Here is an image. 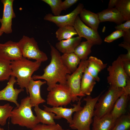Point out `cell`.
<instances>
[{
  "mask_svg": "<svg viewBox=\"0 0 130 130\" xmlns=\"http://www.w3.org/2000/svg\"><path fill=\"white\" fill-rule=\"evenodd\" d=\"M29 96L22 99L19 106L11 112L10 117L11 123L31 129L40 123L32 110Z\"/></svg>",
  "mask_w": 130,
  "mask_h": 130,
  "instance_id": "4",
  "label": "cell"
},
{
  "mask_svg": "<svg viewBox=\"0 0 130 130\" xmlns=\"http://www.w3.org/2000/svg\"><path fill=\"white\" fill-rule=\"evenodd\" d=\"M124 35V32H123L116 30L106 37L104 39V41L107 43H110L121 37H123Z\"/></svg>",
  "mask_w": 130,
  "mask_h": 130,
  "instance_id": "34",
  "label": "cell"
},
{
  "mask_svg": "<svg viewBox=\"0 0 130 130\" xmlns=\"http://www.w3.org/2000/svg\"><path fill=\"white\" fill-rule=\"evenodd\" d=\"M87 60L88 64L86 67L87 71L96 81L99 82L100 79L98 74L106 67L107 64L104 63L101 60L93 56L89 57Z\"/></svg>",
  "mask_w": 130,
  "mask_h": 130,
  "instance_id": "20",
  "label": "cell"
},
{
  "mask_svg": "<svg viewBox=\"0 0 130 130\" xmlns=\"http://www.w3.org/2000/svg\"><path fill=\"white\" fill-rule=\"evenodd\" d=\"M0 57L10 61L22 58L23 57L18 42L10 40L0 43Z\"/></svg>",
  "mask_w": 130,
  "mask_h": 130,
  "instance_id": "14",
  "label": "cell"
},
{
  "mask_svg": "<svg viewBox=\"0 0 130 130\" xmlns=\"http://www.w3.org/2000/svg\"><path fill=\"white\" fill-rule=\"evenodd\" d=\"M4 32L0 29V36H1Z\"/></svg>",
  "mask_w": 130,
  "mask_h": 130,
  "instance_id": "40",
  "label": "cell"
},
{
  "mask_svg": "<svg viewBox=\"0 0 130 130\" xmlns=\"http://www.w3.org/2000/svg\"><path fill=\"white\" fill-rule=\"evenodd\" d=\"M50 46L51 59L50 64L44 69L43 75H34L32 77L34 80L41 79L45 80L48 91L53 88L57 82L66 85V75L71 74L63 64L59 51L52 45Z\"/></svg>",
  "mask_w": 130,
  "mask_h": 130,
  "instance_id": "1",
  "label": "cell"
},
{
  "mask_svg": "<svg viewBox=\"0 0 130 130\" xmlns=\"http://www.w3.org/2000/svg\"><path fill=\"white\" fill-rule=\"evenodd\" d=\"M130 128V115H122L116 121L115 125L111 130H129Z\"/></svg>",
  "mask_w": 130,
  "mask_h": 130,
  "instance_id": "30",
  "label": "cell"
},
{
  "mask_svg": "<svg viewBox=\"0 0 130 130\" xmlns=\"http://www.w3.org/2000/svg\"><path fill=\"white\" fill-rule=\"evenodd\" d=\"M58 124L53 125H47L44 124H38L31 130H64Z\"/></svg>",
  "mask_w": 130,
  "mask_h": 130,
  "instance_id": "33",
  "label": "cell"
},
{
  "mask_svg": "<svg viewBox=\"0 0 130 130\" xmlns=\"http://www.w3.org/2000/svg\"><path fill=\"white\" fill-rule=\"evenodd\" d=\"M97 14L100 22L108 21L119 25L125 21L120 12L115 7L107 8Z\"/></svg>",
  "mask_w": 130,
  "mask_h": 130,
  "instance_id": "18",
  "label": "cell"
},
{
  "mask_svg": "<svg viewBox=\"0 0 130 130\" xmlns=\"http://www.w3.org/2000/svg\"><path fill=\"white\" fill-rule=\"evenodd\" d=\"M118 46L126 49L127 51V52L130 53V43L123 42L119 44Z\"/></svg>",
  "mask_w": 130,
  "mask_h": 130,
  "instance_id": "38",
  "label": "cell"
},
{
  "mask_svg": "<svg viewBox=\"0 0 130 130\" xmlns=\"http://www.w3.org/2000/svg\"><path fill=\"white\" fill-rule=\"evenodd\" d=\"M104 91L98 96L92 98L90 95L83 99L86 102L82 109L75 112L72 118V124L69 127L77 130H91L92 117L94 116V107L96 103Z\"/></svg>",
  "mask_w": 130,
  "mask_h": 130,
  "instance_id": "3",
  "label": "cell"
},
{
  "mask_svg": "<svg viewBox=\"0 0 130 130\" xmlns=\"http://www.w3.org/2000/svg\"><path fill=\"white\" fill-rule=\"evenodd\" d=\"M34 109L36 116L39 123L47 125H53L56 124L54 120L55 114L54 113L43 110L39 106L35 107Z\"/></svg>",
  "mask_w": 130,
  "mask_h": 130,
  "instance_id": "25",
  "label": "cell"
},
{
  "mask_svg": "<svg viewBox=\"0 0 130 130\" xmlns=\"http://www.w3.org/2000/svg\"><path fill=\"white\" fill-rule=\"evenodd\" d=\"M50 7L52 13L55 16L60 15L62 11L61 4V0H42Z\"/></svg>",
  "mask_w": 130,
  "mask_h": 130,
  "instance_id": "32",
  "label": "cell"
},
{
  "mask_svg": "<svg viewBox=\"0 0 130 130\" xmlns=\"http://www.w3.org/2000/svg\"><path fill=\"white\" fill-rule=\"evenodd\" d=\"M41 62L32 61L24 57L17 60L11 61V76L17 78V84L21 88H25L28 94V86L34 72L40 66Z\"/></svg>",
  "mask_w": 130,
  "mask_h": 130,
  "instance_id": "2",
  "label": "cell"
},
{
  "mask_svg": "<svg viewBox=\"0 0 130 130\" xmlns=\"http://www.w3.org/2000/svg\"><path fill=\"white\" fill-rule=\"evenodd\" d=\"M13 0H2L3 5L2 18H0L1 26L0 29L3 32L9 34L12 32V20L16 17L13 7Z\"/></svg>",
  "mask_w": 130,
  "mask_h": 130,
  "instance_id": "13",
  "label": "cell"
},
{
  "mask_svg": "<svg viewBox=\"0 0 130 130\" xmlns=\"http://www.w3.org/2000/svg\"><path fill=\"white\" fill-rule=\"evenodd\" d=\"M69 130V129H66V130H64H64Z\"/></svg>",
  "mask_w": 130,
  "mask_h": 130,
  "instance_id": "42",
  "label": "cell"
},
{
  "mask_svg": "<svg viewBox=\"0 0 130 130\" xmlns=\"http://www.w3.org/2000/svg\"><path fill=\"white\" fill-rule=\"evenodd\" d=\"M72 98L71 91L67 85L57 84L49 91L46 103L52 107L65 106L72 101Z\"/></svg>",
  "mask_w": 130,
  "mask_h": 130,
  "instance_id": "7",
  "label": "cell"
},
{
  "mask_svg": "<svg viewBox=\"0 0 130 130\" xmlns=\"http://www.w3.org/2000/svg\"><path fill=\"white\" fill-rule=\"evenodd\" d=\"M122 61L124 72L126 76L130 78V60H122Z\"/></svg>",
  "mask_w": 130,
  "mask_h": 130,
  "instance_id": "37",
  "label": "cell"
},
{
  "mask_svg": "<svg viewBox=\"0 0 130 130\" xmlns=\"http://www.w3.org/2000/svg\"><path fill=\"white\" fill-rule=\"evenodd\" d=\"M13 108V107L8 103L4 105H0V125H1L3 126L6 124Z\"/></svg>",
  "mask_w": 130,
  "mask_h": 130,
  "instance_id": "31",
  "label": "cell"
},
{
  "mask_svg": "<svg viewBox=\"0 0 130 130\" xmlns=\"http://www.w3.org/2000/svg\"><path fill=\"white\" fill-rule=\"evenodd\" d=\"M11 61L0 57V81L8 80L12 74Z\"/></svg>",
  "mask_w": 130,
  "mask_h": 130,
  "instance_id": "29",
  "label": "cell"
},
{
  "mask_svg": "<svg viewBox=\"0 0 130 130\" xmlns=\"http://www.w3.org/2000/svg\"><path fill=\"white\" fill-rule=\"evenodd\" d=\"M115 122L110 113L101 117L94 116L92 123V130H111Z\"/></svg>",
  "mask_w": 130,
  "mask_h": 130,
  "instance_id": "19",
  "label": "cell"
},
{
  "mask_svg": "<svg viewBox=\"0 0 130 130\" xmlns=\"http://www.w3.org/2000/svg\"><path fill=\"white\" fill-rule=\"evenodd\" d=\"M46 83V81L40 80L35 81L32 78L29 83L27 89L30 102L32 107L39 106L41 104L46 102L45 99L41 97L40 89L41 86Z\"/></svg>",
  "mask_w": 130,
  "mask_h": 130,
  "instance_id": "17",
  "label": "cell"
},
{
  "mask_svg": "<svg viewBox=\"0 0 130 130\" xmlns=\"http://www.w3.org/2000/svg\"><path fill=\"white\" fill-rule=\"evenodd\" d=\"M0 130H5L4 129L1 128L0 126Z\"/></svg>",
  "mask_w": 130,
  "mask_h": 130,
  "instance_id": "41",
  "label": "cell"
},
{
  "mask_svg": "<svg viewBox=\"0 0 130 130\" xmlns=\"http://www.w3.org/2000/svg\"><path fill=\"white\" fill-rule=\"evenodd\" d=\"M125 90L115 102L110 114L116 121L119 117L125 114L128 100L130 94V80L126 81V84Z\"/></svg>",
  "mask_w": 130,
  "mask_h": 130,
  "instance_id": "15",
  "label": "cell"
},
{
  "mask_svg": "<svg viewBox=\"0 0 130 130\" xmlns=\"http://www.w3.org/2000/svg\"><path fill=\"white\" fill-rule=\"evenodd\" d=\"M115 7L120 12L124 21L130 20V0H118Z\"/></svg>",
  "mask_w": 130,
  "mask_h": 130,
  "instance_id": "28",
  "label": "cell"
},
{
  "mask_svg": "<svg viewBox=\"0 0 130 130\" xmlns=\"http://www.w3.org/2000/svg\"><path fill=\"white\" fill-rule=\"evenodd\" d=\"M78 0H65L62 1L61 4L62 11L65 10L77 3Z\"/></svg>",
  "mask_w": 130,
  "mask_h": 130,
  "instance_id": "36",
  "label": "cell"
},
{
  "mask_svg": "<svg viewBox=\"0 0 130 130\" xmlns=\"http://www.w3.org/2000/svg\"><path fill=\"white\" fill-rule=\"evenodd\" d=\"M86 67L83 74L80 84L81 92L85 96L91 95L96 83L95 79L88 72Z\"/></svg>",
  "mask_w": 130,
  "mask_h": 130,
  "instance_id": "23",
  "label": "cell"
},
{
  "mask_svg": "<svg viewBox=\"0 0 130 130\" xmlns=\"http://www.w3.org/2000/svg\"><path fill=\"white\" fill-rule=\"evenodd\" d=\"M82 38L77 36L59 41L55 45L57 49L63 54L73 52L76 47L80 43Z\"/></svg>",
  "mask_w": 130,
  "mask_h": 130,
  "instance_id": "21",
  "label": "cell"
},
{
  "mask_svg": "<svg viewBox=\"0 0 130 130\" xmlns=\"http://www.w3.org/2000/svg\"><path fill=\"white\" fill-rule=\"evenodd\" d=\"M115 28L116 30H120L124 32H130V20L127 21L123 23L117 25Z\"/></svg>",
  "mask_w": 130,
  "mask_h": 130,
  "instance_id": "35",
  "label": "cell"
},
{
  "mask_svg": "<svg viewBox=\"0 0 130 130\" xmlns=\"http://www.w3.org/2000/svg\"><path fill=\"white\" fill-rule=\"evenodd\" d=\"M79 14L80 18L84 23L89 27L98 31L100 22L97 13L83 8Z\"/></svg>",
  "mask_w": 130,
  "mask_h": 130,
  "instance_id": "22",
  "label": "cell"
},
{
  "mask_svg": "<svg viewBox=\"0 0 130 130\" xmlns=\"http://www.w3.org/2000/svg\"><path fill=\"white\" fill-rule=\"evenodd\" d=\"M118 0H110L109 1L107 8H111L115 7Z\"/></svg>",
  "mask_w": 130,
  "mask_h": 130,
  "instance_id": "39",
  "label": "cell"
},
{
  "mask_svg": "<svg viewBox=\"0 0 130 130\" xmlns=\"http://www.w3.org/2000/svg\"><path fill=\"white\" fill-rule=\"evenodd\" d=\"M93 45L92 42L87 40L81 42L76 47L73 52L81 60H87L88 56L91 52V48Z\"/></svg>",
  "mask_w": 130,
  "mask_h": 130,
  "instance_id": "26",
  "label": "cell"
},
{
  "mask_svg": "<svg viewBox=\"0 0 130 130\" xmlns=\"http://www.w3.org/2000/svg\"><path fill=\"white\" fill-rule=\"evenodd\" d=\"M55 34L56 38L59 41L70 39L77 35L73 26H70L59 27Z\"/></svg>",
  "mask_w": 130,
  "mask_h": 130,
  "instance_id": "27",
  "label": "cell"
},
{
  "mask_svg": "<svg viewBox=\"0 0 130 130\" xmlns=\"http://www.w3.org/2000/svg\"><path fill=\"white\" fill-rule=\"evenodd\" d=\"M88 64L87 59L81 60L76 70L71 74H68L66 76V85L70 88L72 93L73 98L72 102H78V97L85 96L82 94L80 90L81 79L85 68Z\"/></svg>",
  "mask_w": 130,
  "mask_h": 130,
  "instance_id": "8",
  "label": "cell"
},
{
  "mask_svg": "<svg viewBox=\"0 0 130 130\" xmlns=\"http://www.w3.org/2000/svg\"><path fill=\"white\" fill-rule=\"evenodd\" d=\"M61 59L63 64L71 74L76 70L81 61L74 52L63 54L61 56Z\"/></svg>",
  "mask_w": 130,
  "mask_h": 130,
  "instance_id": "24",
  "label": "cell"
},
{
  "mask_svg": "<svg viewBox=\"0 0 130 130\" xmlns=\"http://www.w3.org/2000/svg\"><path fill=\"white\" fill-rule=\"evenodd\" d=\"M125 90V87L110 85L108 90L102 94L95 106L94 116L101 117L110 113L117 99Z\"/></svg>",
  "mask_w": 130,
  "mask_h": 130,
  "instance_id": "5",
  "label": "cell"
},
{
  "mask_svg": "<svg viewBox=\"0 0 130 130\" xmlns=\"http://www.w3.org/2000/svg\"><path fill=\"white\" fill-rule=\"evenodd\" d=\"M18 43L23 57L41 62L48 59L46 54L40 50L37 42L33 38L24 35Z\"/></svg>",
  "mask_w": 130,
  "mask_h": 130,
  "instance_id": "6",
  "label": "cell"
},
{
  "mask_svg": "<svg viewBox=\"0 0 130 130\" xmlns=\"http://www.w3.org/2000/svg\"><path fill=\"white\" fill-rule=\"evenodd\" d=\"M109 76L107 83L110 85L118 88L125 87L128 77L124 71L123 61L119 56L107 68Z\"/></svg>",
  "mask_w": 130,
  "mask_h": 130,
  "instance_id": "9",
  "label": "cell"
},
{
  "mask_svg": "<svg viewBox=\"0 0 130 130\" xmlns=\"http://www.w3.org/2000/svg\"><path fill=\"white\" fill-rule=\"evenodd\" d=\"M73 27L79 37L85 38L94 45H100L102 43V40L98 31L86 26L78 15L76 18Z\"/></svg>",
  "mask_w": 130,
  "mask_h": 130,
  "instance_id": "10",
  "label": "cell"
},
{
  "mask_svg": "<svg viewBox=\"0 0 130 130\" xmlns=\"http://www.w3.org/2000/svg\"><path fill=\"white\" fill-rule=\"evenodd\" d=\"M84 7L82 4L79 3L73 11L68 14L55 16L49 13L45 15L44 19L54 23L59 27L66 26H73L77 17Z\"/></svg>",
  "mask_w": 130,
  "mask_h": 130,
  "instance_id": "11",
  "label": "cell"
},
{
  "mask_svg": "<svg viewBox=\"0 0 130 130\" xmlns=\"http://www.w3.org/2000/svg\"><path fill=\"white\" fill-rule=\"evenodd\" d=\"M16 82L15 78L11 76L6 87L0 91V100H6L13 103L18 107L20 105L17 101L18 95L24 90L22 88H14V85Z\"/></svg>",
  "mask_w": 130,
  "mask_h": 130,
  "instance_id": "16",
  "label": "cell"
},
{
  "mask_svg": "<svg viewBox=\"0 0 130 130\" xmlns=\"http://www.w3.org/2000/svg\"><path fill=\"white\" fill-rule=\"evenodd\" d=\"M82 97L79 98L77 104L72 105L73 106V108H67L63 107L62 106L50 107L43 105L44 110L53 113L55 114L56 116H55V119H59L62 118H65L70 125L72 123V115L73 113L81 110L83 108V107L81 106V100Z\"/></svg>",
  "mask_w": 130,
  "mask_h": 130,
  "instance_id": "12",
  "label": "cell"
}]
</instances>
